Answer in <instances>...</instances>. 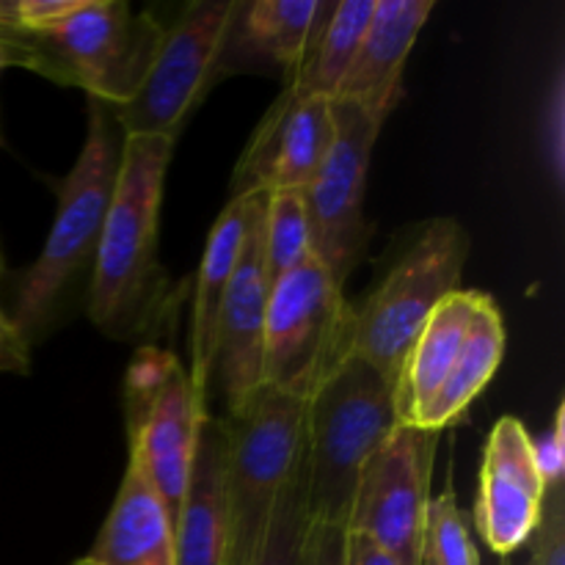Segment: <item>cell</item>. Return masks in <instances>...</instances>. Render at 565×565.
<instances>
[{
    "instance_id": "1",
    "label": "cell",
    "mask_w": 565,
    "mask_h": 565,
    "mask_svg": "<svg viewBox=\"0 0 565 565\" xmlns=\"http://www.w3.org/2000/svg\"><path fill=\"white\" fill-rule=\"evenodd\" d=\"M174 141L121 138L119 171L88 279L86 312L105 337L143 342L177 309V287L158 257L160 204Z\"/></svg>"
},
{
    "instance_id": "2",
    "label": "cell",
    "mask_w": 565,
    "mask_h": 565,
    "mask_svg": "<svg viewBox=\"0 0 565 565\" xmlns=\"http://www.w3.org/2000/svg\"><path fill=\"white\" fill-rule=\"evenodd\" d=\"M397 425L392 384L359 356L323 381L307 406L298 469L307 522L348 527L359 475Z\"/></svg>"
},
{
    "instance_id": "3",
    "label": "cell",
    "mask_w": 565,
    "mask_h": 565,
    "mask_svg": "<svg viewBox=\"0 0 565 565\" xmlns=\"http://www.w3.org/2000/svg\"><path fill=\"white\" fill-rule=\"evenodd\" d=\"M116 132L119 125L114 119V108L88 99L86 141L58 188L55 218L42 254L17 287L11 320L28 345L47 331L72 285L83 274H92L119 171L121 141Z\"/></svg>"
},
{
    "instance_id": "4",
    "label": "cell",
    "mask_w": 565,
    "mask_h": 565,
    "mask_svg": "<svg viewBox=\"0 0 565 565\" xmlns=\"http://www.w3.org/2000/svg\"><path fill=\"white\" fill-rule=\"evenodd\" d=\"M166 25L127 0H81L70 17L39 33L9 39L20 44L28 70L88 99L121 108L147 77Z\"/></svg>"
},
{
    "instance_id": "5",
    "label": "cell",
    "mask_w": 565,
    "mask_h": 565,
    "mask_svg": "<svg viewBox=\"0 0 565 565\" xmlns=\"http://www.w3.org/2000/svg\"><path fill=\"white\" fill-rule=\"evenodd\" d=\"M309 401L263 384L226 414V565H246L263 541L279 497L298 480Z\"/></svg>"
},
{
    "instance_id": "6",
    "label": "cell",
    "mask_w": 565,
    "mask_h": 565,
    "mask_svg": "<svg viewBox=\"0 0 565 565\" xmlns=\"http://www.w3.org/2000/svg\"><path fill=\"white\" fill-rule=\"evenodd\" d=\"M469 248L472 241L456 218L425 224L384 281L353 307V356L395 384L434 309L461 290Z\"/></svg>"
},
{
    "instance_id": "7",
    "label": "cell",
    "mask_w": 565,
    "mask_h": 565,
    "mask_svg": "<svg viewBox=\"0 0 565 565\" xmlns=\"http://www.w3.org/2000/svg\"><path fill=\"white\" fill-rule=\"evenodd\" d=\"M353 356V307L318 257L270 285L265 312L263 384L312 401Z\"/></svg>"
},
{
    "instance_id": "8",
    "label": "cell",
    "mask_w": 565,
    "mask_h": 565,
    "mask_svg": "<svg viewBox=\"0 0 565 565\" xmlns=\"http://www.w3.org/2000/svg\"><path fill=\"white\" fill-rule=\"evenodd\" d=\"M210 408L193 395L188 370L166 348L141 345L125 375V423L130 439V463L152 483L177 522L185 497L199 428Z\"/></svg>"
},
{
    "instance_id": "9",
    "label": "cell",
    "mask_w": 565,
    "mask_h": 565,
    "mask_svg": "<svg viewBox=\"0 0 565 565\" xmlns=\"http://www.w3.org/2000/svg\"><path fill=\"white\" fill-rule=\"evenodd\" d=\"M237 0H196L166 28L158 55L136 97L114 108L121 136H158L177 141L185 121L213 88L230 47Z\"/></svg>"
},
{
    "instance_id": "10",
    "label": "cell",
    "mask_w": 565,
    "mask_h": 565,
    "mask_svg": "<svg viewBox=\"0 0 565 565\" xmlns=\"http://www.w3.org/2000/svg\"><path fill=\"white\" fill-rule=\"evenodd\" d=\"M334 141L312 185L303 191L309 215L312 254L323 263L331 279L345 287L364 257L370 226L364 218V188H367L370 158L381 127L356 103L331 99Z\"/></svg>"
},
{
    "instance_id": "11",
    "label": "cell",
    "mask_w": 565,
    "mask_h": 565,
    "mask_svg": "<svg viewBox=\"0 0 565 565\" xmlns=\"http://www.w3.org/2000/svg\"><path fill=\"white\" fill-rule=\"evenodd\" d=\"M439 430L397 425L359 475L348 530L401 565H419Z\"/></svg>"
},
{
    "instance_id": "12",
    "label": "cell",
    "mask_w": 565,
    "mask_h": 565,
    "mask_svg": "<svg viewBox=\"0 0 565 565\" xmlns=\"http://www.w3.org/2000/svg\"><path fill=\"white\" fill-rule=\"evenodd\" d=\"M334 141L331 99L296 97L285 88L254 130L232 174V199L307 191Z\"/></svg>"
},
{
    "instance_id": "13",
    "label": "cell",
    "mask_w": 565,
    "mask_h": 565,
    "mask_svg": "<svg viewBox=\"0 0 565 565\" xmlns=\"http://www.w3.org/2000/svg\"><path fill=\"white\" fill-rule=\"evenodd\" d=\"M265 196L268 193L248 196L243 252L230 290H226L224 307H221L218 331H215L213 375L218 379L230 414L246 406L248 397L263 386L265 312H268L270 292L263 254Z\"/></svg>"
},
{
    "instance_id": "14",
    "label": "cell",
    "mask_w": 565,
    "mask_h": 565,
    "mask_svg": "<svg viewBox=\"0 0 565 565\" xmlns=\"http://www.w3.org/2000/svg\"><path fill=\"white\" fill-rule=\"evenodd\" d=\"M544 480L533 461L530 430L522 419L502 417L486 445L475 524L500 557L522 550L535 533L544 508Z\"/></svg>"
},
{
    "instance_id": "15",
    "label": "cell",
    "mask_w": 565,
    "mask_h": 565,
    "mask_svg": "<svg viewBox=\"0 0 565 565\" xmlns=\"http://www.w3.org/2000/svg\"><path fill=\"white\" fill-rule=\"evenodd\" d=\"M434 6V0H375L373 20L337 97L384 125L401 99L403 66Z\"/></svg>"
},
{
    "instance_id": "16",
    "label": "cell",
    "mask_w": 565,
    "mask_h": 565,
    "mask_svg": "<svg viewBox=\"0 0 565 565\" xmlns=\"http://www.w3.org/2000/svg\"><path fill=\"white\" fill-rule=\"evenodd\" d=\"M230 505H226L224 419L204 417L174 522V565H226Z\"/></svg>"
},
{
    "instance_id": "17",
    "label": "cell",
    "mask_w": 565,
    "mask_h": 565,
    "mask_svg": "<svg viewBox=\"0 0 565 565\" xmlns=\"http://www.w3.org/2000/svg\"><path fill=\"white\" fill-rule=\"evenodd\" d=\"M248 221V196L230 199L224 213L213 224L204 246L202 263L196 274V290H193L191 303V379L193 395L210 408V381H213V362H215V331H218L221 307H224L226 290L235 276L237 259L243 252V237H246Z\"/></svg>"
},
{
    "instance_id": "18",
    "label": "cell",
    "mask_w": 565,
    "mask_h": 565,
    "mask_svg": "<svg viewBox=\"0 0 565 565\" xmlns=\"http://www.w3.org/2000/svg\"><path fill=\"white\" fill-rule=\"evenodd\" d=\"M483 298L486 292L456 290L434 309L392 384L397 423L417 428L419 414L450 375Z\"/></svg>"
},
{
    "instance_id": "19",
    "label": "cell",
    "mask_w": 565,
    "mask_h": 565,
    "mask_svg": "<svg viewBox=\"0 0 565 565\" xmlns=\"http://www.w3.org/2000/svg\"><path fill=\"white\" fill-rule=\"evenodd\" d=\"M86 557L94 565H174V524L136 463H127L108 519Z\"/></svg>"
},
{
    "instance_id": "20",
    "label": "cell",
    "mask_w": 565,
    "mask_h": 565,
    "mask_svg": "<svg viewBox=\"0 0 565 565\" xmlns=\"http://www.w3.org/2000/svg\"><path fill=\"white\" fill-rule=\"evenodd\" d=\"M502 356H505V320H502L500 307L486 296L480 301L478 315L472 320L467 342L452 364L450 375L439 386L425 412L419 414L417 428L425 430H445L456 425L467 414L475 397L489 386L500 370Z\"/></svg>"
},
{
    "instance_id": "21",
    "label": "cell",
    "mask_w": 565,
    "mask_h": 565,
    "mask_svg": "<svg viewBox=\"0 0 565 565\" xmlns=\"http://www.w3.org/2000/svg\"><path fill=\"white\" fill-rule=\"evenodd\" d=\"M337 0H254L237 6L232 36L243 47L279 64L287 75L301 66L303 55L329 22Z\"/></svg>"
},
{
    "instance_id": "22",
    "label": "cell",
    "mask_w": 565,
    "mask_h": 565,
    "mask_svg": "<svg viewBox=\"0 0 565 565\" xmlns=\"http://www.w3.org/2000/svg\"><path fill=\"white\" fill-rule=\"evenodd\" d=\"M373 9L375 0H337L329 22L320 28L301 66L292 72L287 92L296 97L334 99L367 33Z\"/></svg>"
},
{
    "instance_id": "23",
    "label": "cell",
    "mask_w": 565,
    "mask_h": 565,
    "mask_svg": "<svg viewBox=\"0 0 565 565\" xmlns=\"http://www.w3.org/2000/svg\"><path fill=\"white\" fill-rule=\"evenodd\" d=\"M263 254L270 285L312 257L303 191H270L265 196Z\"/></svg>"
},
{
    "instance_id": "24",
    "label": "cell",
    "mask_w": 565,
    "mask_h": 565,
    "mask_svg": "<svg viewBox=\"0 0 565 565\" xmlns=\"http://www.w3.org/2000/svg\"><path fill=\"white\" fill-rule=\"evenodd\" d=\"M419 565H480L478 546L469 535L467 519L452 489L430 497Z\"/></svg>"
},
{
    "instance_id": "25",
    "label": "cell",
    "mask_w": 565,
    "mask_h": 565,
    "mask_svg": "<svg viewBox=\"0 0 565 565\" xmlns=\"http://www.w3.org/2000/svg\"><path fill=\"white\" fill-rule=\"evenodd\" d=\"M303 533H307V516L298 494V480L279 497L274 513L268 519L263 541L252 552L246 565H298L301 557Z\"/></svg>"
},
{
    "instance_id": "26",
    "label": "cell",
    "mask_w": 565,
    "mask_h": 565,
    "mask_svg": "<svg viewBox=\"0 0 565 565\" xmlns=\"http://www.w3.org/2000/svg\"><path fill=\"white\" fill-rule=\"evenodd\" d=\"M81 6V0H0V39L28 36L55 25Z\"/></svg>"
},
{
    "instance_id": "27",
    "label": "cell",
    "mask_w": 565,
    "mask_h": 565,
    "mask_svg": "<svg viewBox=\"0 0 565 565\" xmlns=\"http://www.w3.org/2000/svg\"><path fill=\"white\" fill-rule=\"evenodd\" d=\"M527 544V565H565V483L544 494L541 519Z\"/></svg>"
},
{
    "instance_id": "28",
    "label": "cell",
    "mask_w": 565,
    "mask_h": 565,
    "mask_svg": "<svg viewBox=\"0 0 565 565\" xmlns=\"http://www.w3.org/2000/svg\"><path fill=\"white\" fill-rule=\"evenodd\" d=\"M530 447H533V461L539 469L544 489H555L563 483L565 472V403L561 401L552 417L550 430L539 436H530Z\"/></svg>"
},
{
    "instance_id": "29",
    "label": "cell",
    "mask_w": 565,
    "mask_h": 565,
    "mask_svg": "<svg viewBox=\"0 0 565 565\" xmlns=\"http://www.w3.org/2000/svg\"><path fill=\"white\" fill-rule=\"evenodd\" d=\"M348 527L345 524L307 522L298 565H345Z\"/></svg>"
},
{
    "instance_id": "30",
    "label": "cell",
    "mask_w": 565,
    "mask_h": 565,
    "mask_svg": "<svg viewBox=\"0 0 565 565\" xmlns=\"http://www.w3.org/2000/svg\"><path fill=\"white\" fill-rule=\"evenodd\" d=\"M0 373H31V345L3 309H0Z\"/></svg>"
},
{
    "instance_id": "31",
    "label": "cell",
    "mask_w": 565,
    "mask_h": 565,
    "mask_svg": "<svg viewBox=\"0 0 565 565\" xmlns=\"http://www.w3.org/2000/svg\"><path fill=\"white\" fill-rule=\"evenodd\" d=\"M345 565H401L392 555H386L373 539L348 530V555Z\"/></svg>"
},
{
    "instance_id": "32",
    "label": "cell",
    "mask_w": 565,
    "mask_h": 565,
    "mask_svg": "<svg viewBox=\"0 0 565 565\" xmlns=\"http://www.w3.org/2000/svg\"><path fill=\"white\" fill-rule=\"evenodd\" d=\"M6 66H22V70H28V58L20 44L9 42V39H0V72Z\"/></svg>"
},
{
    "instance_id": "33",
    "label": "cell",
    "mask_w": 565,
    "mask_h": 565,
    "mask_svg": "<svg viewBox=\"0 0 565 565\" xmlns=\"http://www.w3.org/2000/svg\"><path fill=\"white\" fill-rule=\"evenodd\" d=\"M6 274V259H3V252H0V279H3Z\"/></svg>"
},
{
    "instance_id": "34",
    "label": "cell",
    "mask_w": 565,
    "mask_h": 565,
    "mask_svg": "<svg viewBox=\"0 0 565 565\" xmlns=\"http://www.w3.org/2000/svg\"><path fill=\"white\" fill-rule=\"evenodd\" d=\"M72 565H94L92 561H88V557H81V561H75Z\"/></svg>"
}]
</instances>
